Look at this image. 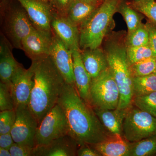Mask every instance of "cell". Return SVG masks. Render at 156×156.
I'll list each match as a JSON object with an SVG mask.
<instances>
[{
	"mask_svg": "<svg viewBox=\"0 0 156 156\" xmlns=\"http://www.w3.org/2000/svg\"><path fill=\"white\" fill-rule=\"evenodd\" d=\"M57 103L66 116L69 135L75 140L79 147L97 144L111 135L106 131L92 107L81 98L72 85L65 83Z\"/></svg>",
	"mask_w": 156,
	"mask_h": 156,
	"instance_id": "1",
	"label": "cell"
},
{
	"mask_svg": "<svg viewBox=\"0 0 156 156\" xmlns=\"http://www.w3.org/2000/svg\"><path fill=\"white\" fill-rule=\"evenodd\" d=\"M34 85L28 106L38 124L57 104L65 82L50 56L32 61Z\"/></svg>",
	"mask_w": 156,
	"mask_h": 156,
	"instance_id": "2",
	"label": "cell"
},
{
	"mask_svg": "<svg viewBox=\"0 0 156 156\" xmlns=\"http://www.w3.org/2000/svg\"><path fill=\"white\" fill-rule=\"evenodd\" d=\"M126 48V40L122 41L112 38L108 41L104 50L108 67L119 91V102L118 107L119 109L130 107L134 98L133 77L127 57Z\"/></svg>",
	"mask_w": 156,
	"mask_h": 156,
	"instance_id": "3",
	"label": "cell"
},
{
	"mask_svg": "<svg viewBox=\"0 0 156 156\" xmlns=\"http://www.w3.org/2000/svg\"><path fill=\"white\" fill-rule=\"evenodd\" d=\"M124 0H103L92 15L79 27L80 50L100 47Z\"/></svg>",
	"mask_w": 156,
	"mask_h": 156,
	"instance_id": "4",
	"label": "cell"
},
{
	"mask_svg": "<svg viewBox=\"0 0 156 156\" xmlns=\"http://www.w3.org/2000/svg\"><path fill=\"white\" fill-rule=\"evenodd\" d=\"M90 100L92 108H118L120 93L118 85L109 67L97 77L92 79Z\"/></svg>",
	"mask_w": 156,
	"mask_h": 156,
	"instance_id": "5",
	"label": "cell"
},
{
	"mask_svg": "<svg viewBox=\"0 0 156 156\" xmlns=\"http://www.w3.org/2000/svg\"><path fill=\"white\" fill-rule=\"evenodd\" d=\"M156 135V118L132 105L128 108L123 123V136L130 143Z\"/></svg>",
	"mask_w": 156,
	"mask_h": 156,
	"instance_id": "6",
	"label": "cell"
},
{
	"mask_svg": "<svg viewBox=\"0 0 156 156\" xmlns=\"http://www.w3.org/2000/svg\"><path fill=\"white\" fill-rule=\"evenodd\" d=\"M69 134V127L64 111L58 103L39 124L35 147L44 145L52 140Z\"/></svg>",
	"mask_w": 156,
	"mask_h": 156,
	"instance_id": "7",
	"label": "cell"
},
{
	"mask_svg": "<svg viewBox=\"0 0 156 156\" xmlns=\"http://www.w3.org/2000/svg\"><path fill=\"white\" fill-rule=\"evenodd\" d=\"M5 30L13 47L22 50V42L35 29L23 8H13L5 14Z\"/></svg>",
	"mask_w": 156,
	"mask_h": 156,
	"instance_id": "8",
	"label": "cell"
},
{
	"mask_svg": "<svg viewBox=\"0 0 156 156\" xmlns=\"http://www.w3.org/2000/svg\"><path fill=\"white\" fill-rule=\"evenodd\" d=\"M16 120L11 133L14 142L34 147L38 122L28 105H20L15 108Z\"/></svg>",
	"mask_w": 156,
	"mask_h": 156,
	"instance_id": "9",
	"label": "cell"
},
{
	"mask_svg": "<svg viewBox=\"0 0 156 156\" xmlns=\"http://www.w3.org/2000/svg\"><path fill=\"white\" fill-rule=\"evenodd\" d=\"M49 56L61 74L65 83L76 88L72 52L54 33Z\"/></svg>",
	"mask_w": 156,
	"mask_h": 156,
	"instance_id": "10",
	"label": "cell"
},
{
	"mask_svg": "<svg viewBox=\"0 0 156 156\" xmlns=\"http://www.w3.org/2000/svg\"><path fill=\"white\" fill-rule=\"evenodd\" d=\"M34 75L32 64L28 69L21 65L12 77L10 85L16 108L20 105H28L34 87Z\"/></svg>",
	"mask_w": 156,
	"mask_h": 156,
	"instance_id": "11",
	"label": "cell"
},
{
	"mask_svg": "<svg viewBox=\"0 0 156 156\" xmlns=\"http://www.w3.org/2000/svg\"><path fill=\"white\" fill-rule=\"evenodd\" d=\"M17 1L25 10L36 28L48 33H53L51 23L53 13L46 2L42 0Z\"/></svg>",
	"mask_w": 156,
	"mask_h": 156,
	"instance_id": "12",
	"label": "cell"
},
{
	"mask_svg": "<svg viewBox=\"0 0 156 156\" xmlns=\"http://www.w3.org/2000/svg\"><path fill=\"white\" fill-rule=\"evenodd\" d=\"M53 35L35 28L23 39L22 50L32 61L46 58L50 55Z\"/></svg>",
	"mask_w": 156,
	"mask_h": 156,
	"instance_id": "13",
	"label": "cell"
},
{
	"mask_svg": "<svg viewBox=\"0 0 156 156\" xmlns=\"http://www.w3.org/2000/svg\"><path fill=\"white\" fill-rule=\"evenodd\" d=\"M51 25L53 33L69 50H80L79 27L67 17L53 14Z\"/></svg>",
	"mask_w": 156,
	"mask_h": 156,
	"instance_id": "14",
	"label": "cell"
},
{
	"mask_svg": "<svg viewBox=\"0 0 156 156\" xmlns=\"http://www.w3.org/2000/svg\"><path fill=\"white\" fill-rule=\"evenodd\" d=\"M79 145L69 135L62 136L51 142L34 148L32 156H74Z\"/></svg>",
	"mask_w": 156,
	"mask_h": 156,
	"instance_id": "15",
	"label": "cell"
},
{
	"mask_svg": "<svg viewBox=\"0 0 156 156\" xmlns=\"http://www.w3.org/2000/svg\"><path fill=\"white\" fill-rule=\"evenodd\" d=\"M72 52L76 89L81 98L91 105L90 91L92 78L84 66L80 50H73Z\"/></svg>",
	"mask_w": 156,
	"mask_h": 156,
	"instance_id": "16",
	"label": "cell"
},
{
	"mask_svg": "<svg viewBox=\"0 0 156 156\" xmlns=\"http://www.w3.org/2000/svg\"><path fill=\"white\" fill-rule=\"evenodd\" d=\"M11 43L4 36H1L0 45V79L1 82L10 84L11 79L21 65L15 59L12 52Z\"/></svg>",
	"mask_w": 156,
	"mask_h": 156,
	"instance_id": "17",
	"label": "cell"
},
{
	"mask_svg": "<svg viewBox=\"0 0 156 156\" xmlns=\"http://www.w3.org/2000/svg\"><path fill=\"white\" fill-rule=\"evenodd\" d=\"M128 108L108 109L93 108L101 122L109 133L112 135L122 136L123 122Z\"/></svg>",
	"mask_w": 156,
	"mask_h": 156,
	"instance_id": "18",
	"label": "cell"
},
{
	"mask_svg": "<svg viewBox=\"0 0 156 156\" xmlns=\"http://www.w3.org/2000/svg\"><path fill=\"white\" fill-rule=\"evenodd\" d=\"M81 58L92 79L97 77L108 67L105 52L100 47L80 50Z\"/></svg>",
	"mask_w": 156,
	"mask_h": 156,
	"instance_id": "19",
	"label": "cell"
},
{
	"mask_svg": "<svg viewBox=\"0 0 156 156\" xmlns=\"http://www.w3.org/2000/svg\"><path fill=\"white\" fill-rule=\"evenodd\" d=\"M90 145L101 156H128L130 142L123 136L111 134L105 140Z\"/></svg>",
	"mask_w": 156,
	"mask_h": 156,
	"instance_id": "20",
	"label": "cell"
},
{
	"mask_svg": "<svg viewBox=\"0 0 156 156\" xmlns=\"http://www.w3.org/2000/svg\"><path fill=\"white\" fill-rule=\"evenodd\" d=\"M98 5L82 0H73L66 16L79 27L89 18Z\"/></svg>",
	"mask_w": 156,
	"mask_h": 156,
	"instance_id": "21",
	"label": "cell"
},
{
	"mask_svg": "<svg viewBox=\"0 0 156 156\" xmlns=\"http://www.w3.org/2000/svg\"><path fill=\"white\" fill-rule=\"evenodd\" d=\"M134 98L156 92V75L151 74L144 76L133 78Z\"/></svg>",
	"mask_w": 156,
	"mask_h": 156,
	"instance_id": "22",
	"label": "cell"
},
{
	"mask_svg": "<svg viewBox=\"0 0 156 156\" xmlns=\"http://www.w3.org/2000/svg\"><path fill=\"white\" fill-rule=\"evenodd\" d=\"M156 155V135L136 142L130 143L128 156Z\"/></svg>",
	"mask_w": 156,
	"mask_h": 156,
	"instance_id": "23",
	"label": "cell"
},
{
	"mask_svg": "<svg viewBox=\"0 0 156 156\" xmlns=\"http://www.w3.org/2000/svg\"><path fill=\"white\" fill-rule=\"evenodd\" d=\"M118 12L122 15L128 27L127 36L129 35L143 23L141 17L133 7L123 1L120 5Z\"/></svg>",
	"mask_w": 156,
	"mask_h": 156,
	"instance_id": "24",
	"label": "cell"
},
{
	"mask_svg": "<svg viewBox=\"0 0 156 156\" xmlns=\"http://www.w3.org/2000/svg\"><path fill=\"white\" fill-rule=\"evenodd\" d=\"M149 34L146 24H142L128 36H126L127 47H140L149 45Z\"/></svg>",
	"mask_w": 156,
	"mask_h": 156,
	"instance_id": "25",
	"label": "cell"
},
{
	"mask_svg": "<svg viewBox=\"0 0 156 156\" xmlns=\"http://www.w3.org/2000/svg\"><path fill=\"white\" fill-rule=\"evenodd\" d=\"M132 104L137 108L156 118V92L134 97Z\"/></svg>",
	"mask_w": 156,
	"mask_h": 156,
	"instance_id": "26",
	"label": "cell"
},
{
	"mask_svg": "<svg viewBox=\"0 0 156 156\" xmlns=\"http://www.w3.org/2000/svg\"><path fill=\"white\" fill-rule=\"evenodd\" d=\"M127 57L130 65L151 57H156L149 45L127 47Z\"/></svg>",
	"mask_w": 156,
	"mask_h": 156,
	"instance_id": "27",
	"label": "cell"
},
{
	"mask_svg": "<svg viewBox=\"0 0 156 156\" xmlns=\"http://www.w3.org/2000/svg\"><path fill=\"white\" fill-rule=\"evenodd\" d=\"M132 7L147 17L150 22L156 26V0L133 1Z\"/></svg>",
	"mask_w": 156,
	"mask_h": 156,
	"instance_id": "28",
	"label": "cell"
},
{
	"mask_svg": "<svg viewBox=\"0 0 156 156\" xmlns=\"http://www.w3.org/2000/svg\"><path fill=\"white\" fill-rule=\"evenodd\" d=\"M156 57H151L130 65L131 74L134 77L144 76L154 73Z\"/></svg>",
	"mask_w": 156,
	"mask_h": 156,
	"instance_id": "29",
	"label": "cell"
},
{
	"mask_svg": "<svg viewBox=\"0 0 156 156\" xmlns=\"http://www.w3.org/2000/svg\"><path fill=\"white\" fill-rule=\"evenodd\" d=\"M16 105L10 84L0 82V111L15 110Z\"/></svg>",
	"mask_w": 156,
	"mask_h": 156,
	"instance_id": "30",
	"label": "cell"
},
{
	"mask_svg": "<svg viewBox=\"0 0 156 156\" xmlns=\"http://www.w3.org/2000/svg\"><path fill=\"white\" fill-rule=\"evenodd\" d=\"M15 110H5L0 112V134L11 132L16 120Z\"/></svg>",
	"mask_w": 156,
	"mask_h": 156,
	"instance_id": "31",
	"label": "cell"
},
{
	"mask_svg": "<svg viewBox=\"0 0 156 156\" xmlns=\"http://www.w3.org/2000/svg\"><path fill=\"white\" fill-rule=\"evenodd\" d=\"M34 147L14 143L9 151L11 156H32Z\"/></svg>",
	"mask_w": 156,
	"mask_h": 156,
	"instance_id": "32",
	"label": "cell"
},
{
	"mask_svg": "<svg viewBox=\"0 0 156 156\" xmlns=\"http://www.w3.org/2000/svg\"><path fill=\"white\" fill-rule=\"evenodd\" d=\"M53 9L57 14L66 16L68 10L73 0H50Z\"/></svg>",
	"mask_w": 156,
	"mask_h": 156,
	"instance_id": "33",
	"label": "cell"
},
{
	"mask_svg": "<svg viewBox=\"0 0 156 156\" xmlns=\"http://www.w3.org/2000/svg\"><path fill=\"white\" fill-rule=\"evenodd\" d=\"M78 156H101L94 148L89 144H84L78 147L76 152Z\"/></svg>",
	"mask_w": 156,
	"mask_h": 156,
	"instance_id": "34",
	"label": "cell"
},
{
	"mask_svg": "<svg viewBox=\"0 0 156 156\" xmlns=\"http://www.w3.org/2000/svg\"><path fill=\"white\" fill-rule=\"evenodd\" d=\"M149 34V46L156 56V26L150 22L146 24Z\"/></svg>",
	"mask_w": 156,
	"mask_h": 156,
	"instance_id": "35",
	"label": "cell"
},
{
	"mask_svg": "<svg viewBox=\"0 0 156 156\" xmlns=\"http://www.w3.org/2000/svg\"><path fill=\"white\" fill-rule=\"evenodd\" d=\"M14 143L11 132L0 134V147L9 150Z\"/></svg>",
	"mask_w": 156,
	"mask_h": 156,
	"instance_id": "36",
	"label": "cell"
},
{
	"mask_svg": "<svg viewBox=\"0 0 156 156\" xmlns=\"http://www.w3.org/2000/svg\"><path fill=\"white\" fill-rule=\"evenodd\" d=\"M0 156H11L9 150L2 147H0Z\"/></svg>",
	"mask_w": 156,
	"mask_h": 156,
	"instance_id": "37",
	"label": "cell"
},
{
	"mask_svg": "<svg viewBox=\"0 0 156 156\" xmlns=\"http://www.w3.org/2000/svg\"><path fill=\"white\" fill-rule=\"evenodd\" d=\"M82 1L92 5H98L101 3L99 0H82Z\"/></svg>",
	"mask_w": 156,
	"mask_h": 156,
	"instance_id": "38",
	"label": "cell"
},
{
	"mask_svg": "<svg viewBox=\"0 0 156 156\" xmlns=\"http://www.w3.org/2000/svg\"><path fill=\"white\" fill-rule=\"evenodd\" d=\"M154 73L156 75V58L155 62V70L154 72Z\"/></svg>",
	"mask_w": 156,
	"mask_h": 156,
	"instance_id": "39",
	"label": "cell"
},
{
	"mask_svg": "<svg viewBox=\"0 0 156 156\" xmlns=\"http://www.w3.org/2000/svg\"><path fill=\"white\" fill-rule=\"evenodd\" d=\"M42 1H44V2H47V1H48V0H42Z\"/></svg>",
	"mask_w": 156,
	"mask_h": 156,
	"instance_id": "40",
	"label": "cell"
},
{
	"mask_svg": "<svg viewBox=\"0 0 156 156\" xmlns=\"http://www.w3.org/2000/svg\"><path fill=\"white\" fill-rule=\"evenodd\" d=\"M103 1V0H99V2H100V3H101V2H102V1Z\"/></svg>",
	"mask_w": 156,
	"mask_h": 156,
	"instance_id": "41",
	"label": "cell"
},
{
	"mask_svg": "<svg viewBox=\"0 0 156 156\" xmlns=\"http://www.w3.org/2000/svg\"><path fill=\"white\" fill-rule=\"evenodd\" d=\"M137 1V0H133V1Z\"/></svg>",
	"mask_w": 156,
	"mask_h": 156,
	"instance_id": "42",
	"label": "cell"
},
{
	"mask_svg": "<svg viewBox=\"0 0 156 156\" xmlns=\"http://www.w3.org/2000/svg\"></svg>",
	"mask_w": 156,
	"mask_h": 156,
	"instance_id": "43",
	"label": "cell"
}]
</instances>
